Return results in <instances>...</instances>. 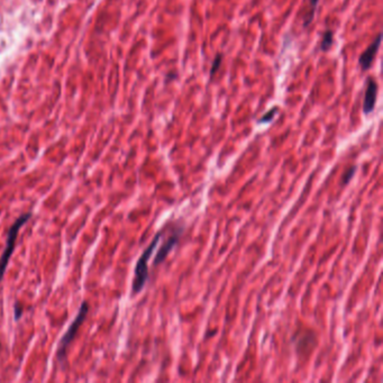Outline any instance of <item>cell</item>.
Wrapping results in <instances>:
<instances>
[{"label":"cell","mask_w":383,"mask_h":383,"mask_svg":"<svg viewBox=\"0 0 383 383\" xmlns=\"http://www.w3.org/2000/svg\"><path fill=\"white\" fill-rule=\"evenodd\" d=\"M163 235L162 232L158 233V234L155 235L154 238L151 242V244L145 249V251L142 253L141 257L138 258L137 263H136V268H135V276H134V280H133V292L134 293H138L141 292L142 290H143V288L145 287V283H146V281L148 279V260L151 258L153 252L156 249V246H158V244L160 242V239H161V237Z\"/></svg>","instance_id":"1"},{"label":"cell","mask_w":383,"mask_h":383,"mask_svg":"<svg viewBox=\"0 0 383 383\" xmlns=\"http://www.w3.org/2000/svg\"><path fill=\"white\" fill-rule=\"evenodd\" d=\"M89 311V305L88 302H82L81 306H80L79 311L76 313L75 318L72 324L69 326L67 333L63 335V337L61 338V341L59 343V346H57V351H56V359L59 362H63L65 360V355H67V351L69 348V346L72 342H73L74 337L78 334V330L80 326H81L82 323L85 322L87 315H88Z\"/></svg>","instance_id":"2"},{"label":"cell","mask_w":383,"mask_h":383,"mask_svg":"<svg viewBox=\"0 0 383 383\" xmlns=\"http://www.w3.org/2000/svg\"><path fill=\"white\" fill-rule=\"evenodd\" d=\"M31 217H32V213H26V214L20 215V216L15 220V222H14V224L12 225V227L9 228L8 235H7L6 247L2 252L1 257H0V282H1V280L3 279L6 269L9 263L10 256H12L13 253H14V250H15V244H16L18 233H19V229L23 227V226L26 224L28 220H30Z\"/></svg>","instance_id":"3"},{"label":"cell","mask_w":383,"mask_h":383,"mask_svg":"<svg viewBox=\"0 0 383 383\" xmlns=\"http://www.w3.org/2000/svg\"><path fill=\"white\" fill-rule=\"evenodd\" d=\"M381 39H382V35L379 34L377 37H375L374 41L372 42L370 45H368L367 49L364 51L362 54H361V56L359 59V63H360L361 69H362L363 71H366L372 67V63H373L374 57H375V55H377L379 47H380Z\"/></svg>","instance_id":"4"},{"label":"cell","mask_w":383,"mask_h":383,"mask_svg":"<svg viewBox=\"0 0 383 383\" xmlns=\"http://www.w3.org/2000/svg\"><path fill=\"white\" fill-rule=\"evenodd\" d=\"M378 90H379V87L377 81L372 78H368L367 86L365 89V96H364V101H363L364 114L368 115L374 110L375 103H377V98H378Z\"/></svg>","instance_id":"5"},{"label":"cell","mask_w":383,"mask_h":383,"mask_svg":"<svg viewBox=\"0 0 383 383\" xmlns=\"http://www.w3.org/2000/svg\"><path fill=\"white\" fill-rule=\"evenodd\" d=\"M182 233V229H177L176 232L171 235L169 238H167L165 242L163 243V245L160 247V250L156 254V256L154 258V265H160L164 262L167 255L170 254V252L173 250V247L177 245V243L179 242V238H180V235Z\"/></svg>","instance_id":"6"},{"label":"cell","mask_w":383,"mask_h":383,"mask_svg":"<svg viewBox=\"0 0 383 383\" xmlns=\"http://www.w3.org/2000/svg\"><path fill=\"white\" fill-rule=\"evenodd\" d=\"M333 42H334V33L331 30H327L323 34L322 42H320V50H322L323 52H326V51L329 50L330 46L333 45Z\"/></svg>","instance_id":"7"},{"label":"cell","mask_w":383,"mask_h":383,"mask_svg":"<svg viewBox=\"0 0 383 383\" xmlns=\"http://www.w3.org/2000/svg\"><path fill=\"white\" fill-rule=\"evenodd\" d=\"M318 2H319V0H310L309 10H308L307 15H306V17H305V21H304V26L305 27L309 26V25L311 24V21L313 20V17H315V14H316V10H317V6H318Z\"/></svg>","instance_id":"8"},{"label":"cell","mask_w":383,"mask_h":383,"mask_svg":"<svg viewBox=\"0 0 383 383\" xmlns=\"http://www.w3.org/2000/svg\"><path fill=\"white\" fill-rule=\"evenodd\" d=\"M276 111H278V108H272L269 112H266L265 115L262 116L261 119L258 120V124H264V123L271 122L273 117H274V115L276 114Z\"/></svg>","instance_id":"9"},{"label":"cell","mask_w":383,"mask_h":383,"mask_svg":"<svg viewBox=\"0 0 383 383\" xmlns=\"http://www.w3.org/2000/svg\"><path fill=\"white\" fill-rule=\"evenodd\" d=\"M221 59H222L221 54H218V55L215 57V60L213 62V67H211V69H210V76H213L215 73H216V71L218 70V69H219L220 64H221Z\"/></svg>","instance_id":"10"},{"label":"cell","mask_w":383,"mask_h":383,"mask_svg":"<svg viewBox=\"0 0 383 383\" xmlns=\"http://www.w3.org/2000/svg\"><path fill=\"white\" fill-rule=\"evenodd\" d=\"M14 310H15V320H19L21 315H23V308H21L19 302H16L14 306Z\"/></svg>","instance_id":"11"},{"label":"cell","mask_w":383,"mask_h":383,"mask_svg":"<svg viewBox=\"0 0 383 383\" xmlns=\"http://www.w3.org/2000/svg\"><path fill=\"white\" fill-rule=\"evenodd\" d=\"M354 173H355V167H352V169L348 170V173L344 174V178H343V182H344V183H348V182L351 181V179L353 178Z\"/></svg>","instance_id":"12"},{"label":"cell","mask_w":383,"mask_h":383,"mask_svg":"<svg viewBox=\"0 0 383 383\" xmlns=\"http://www.w3.org/2000/svg\"><path fill=\"white\" fill-rule=\"evenodd\" d=\"M0 348H1V343H0Z\"/></svg>","instance_id":"13"}]
</instances>
